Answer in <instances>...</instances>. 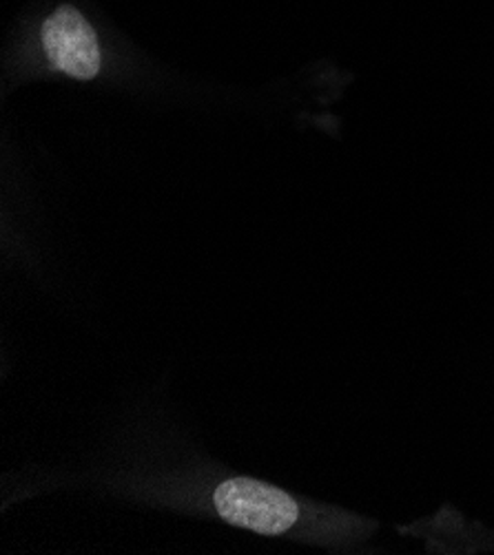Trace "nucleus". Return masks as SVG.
I'll return each mask as SVG.
<instances>
[{"label":"nucleus","mask_w":494,"mask_h":555,"mask_svg":"<svg viewBox=\"0 0 494 555\" xmlns=\"http://www.w3.org/2000/svg\"><path fill=\"white\" fill-rule=\"evenodd\" d=\"M213 503L227 522L262 535L289 531L300 516L289 493L253 478L225 480L215 489Z\"/></svg>","instance_id":"1"},{"label":"nucleus","mask_w":494,"mask_h":555,"mask_svg":"<svg viewBox=\"0 0 494 555\" xmlns=\"http://www.w3.org/2000/svg\"><path fill=\"white\" fill-rule=\"evenodd\" d=\"M42 44L53 67L72 78L91 80L100 72L96 34L74 8H59L45 21Z\"/></svg>","instance_id":"2"}]
</instances>
